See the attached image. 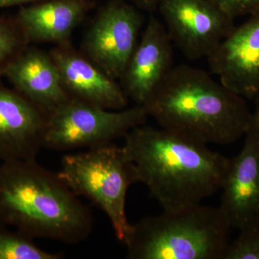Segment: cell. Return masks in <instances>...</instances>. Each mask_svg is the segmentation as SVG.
I'll return each instance as SVG.
<instances>
[{"mask_svg": "<svg viewBox=\"0 0 259 259\" xmlns=\"http://www.w3.org/2000/svg\"><path fill=\"white\" fill-rule=\"evenodd\" d=\"M47 115L0 81V161L36 160L44 148Z\"/></svg>", "mask_w": 259, "mask_h": 259, "instance_id": "obj_10", "label": "cell"}, {"mask_svg": "<svg viewBox=\"0 0 259 259\" xmlns=\"http://www.w3.org/2000/svg\"><path fill=\"white\" fill-rule=\"evenodd\" d=\"M143 18L123 0H112L97 12L85 34L83 54L99 69L120 80L137 47Z\"/></svg>", "mask_w": 259, "mask_h": 259, "instance_id": "obj_7", "label": "cell"}, {"mask_svg": "<svg viewBox=\"0 0 259 259\" xmlns=\"http://www.w3.org/2000/svg\"><path fill=\"white\" fill-rule=\"evenodd\" d=\"M61 253L41 249L33 239L16 231H10L0 222V259H60Z\"/></svg>", "mask_w": 259, "mask_h": 259, "instance_id": "obj_16", "label": "cell"}, {"mask_svg": "<svg viewBox=\"0 0 259 259\" xmlns=\"http://www.w3.org/2000/svg\"><path fill=\"white\" fill-rule=\"evenodd\" d=\"M49 54L70 98L110 110L127 106L128 98L117 80L99 69L69 41L58 44Z\"/></svg>", "mask_w": 259, "mask_h": 259, "instance_id": "obj_12", "label": "cell"}, {"mask_svg": "<svg viewBox=\"0 0 259 259\" xmlns=\"http://www.w3.org/2000/svg\"><path fill=\"white\" fill-rule=\"evenodd\" d=\"M207 59L223 85L253 100L259 93V11L235 27Z\"/></svg>", "mask_w": 259, "mask_h": 259, "instance_id": "obj_9", "label": "cell"}, {"mask_svg": "<svg viewBox=\"0 0 259 259\" xmlns=\"http://www.w3.org/2000/svg\"><path fill=\"white\" fill-rule=\"evenodd\" d=\"M147 118L142 105L110 110L69 98L48 113L44 148L67 151L111 144Z\"/></svg>", "mask_w": 259, "mask_h": 259, "instance_id": "obj_6", "label": "cell"}, {"mask_svg": "<svg viewBox=\"0 0 259 259\" xmlns=\"http://www.w3.org/2000/svg\"><path fill=\"white\" fill-rule=\"evenodd\" d=\"M30 44L16 18L0 15V79L8 66Z\"/></svg>", "mask_w": 259, "mask_h": 259, "instance_id": "obj_17", "label": "cell"}, {"mask_svg": "<svg viewBox=\"0 0 259 259\" xmlns=\"http://www.w3.org/2000/svg\"><path fill=\"white\" fill-rule=\"evenodd\" d=\"M3 76L47 114L70 98L50 54L36 47L29 45L8 66Z\"/></svg>", "mask_w": 259, "mask_h": 259, "instance_id": "obj_14", "label": "cell"}, {"mask_svg": "<svg viewBox=\"0 0 259 259\" xmlns=\"http://www.w3.org/2000/svg\"><path fill=\"white\" fill-rule=\"evenodd\" d=\"M0 222L33 240L72 245L86 241L93 227L89 207L36 160L0 166Z\"/></svg>", "mask_w": 259, "mask_h": 259, "instance_id": "obj_3", "label": "cell"}, {"mask_svg": "<svg viewBox=\"0 0 259 259\" xmlns=\"http://www.w3.org/2000/svg\"><path fill=\"white\" fill-rule=\"evenodd\" d=\"M253 101L255 102V112H253V115H254L255 119H256L259 123V93L253 99Z\"/></svg>", "mask_w": 259, "mask_h": 259, "instance_id": "obj_22", "label": "cell"}, {"mask_svg": "<svg viewBox=\"0 0 259 259\" xmlns=\"http://www.w3.org/2000/svg\"><path fill=\"white\" fill-rule=\"evenodd\" d=\"M44 0H0V10L19 5H31Z\"/></svg>", "mask_w": 259, "mask_h": 259, "instance_id": "obj_20", "label": "cell"}, {"mask_svg": "<svg viewBox=\"0 0 259 259\" xmlns=\"http://www.w3.org/2000/svg\"><path fill=\"white\" fill-rule=\"evenodd\" d=\"M225 14L235 20L259 11V0H210Z\"/></svg>", "mask_w": 259, "mask_h": 259, "instance_id": "obj_19", "label": "cell"}, {"mask_svg": "<svg viewBox=\"0 0 259 259\" xmlns=\"http://www.w3.org/2000/svg\"><path fill=\"white\" fill-rule=\"evenodd\" d=\"M141 9L153 11L158 8L161 0H131Z\"/></svg>", "mask_w": 259, "mask_h": 259, "instance_id": "obj_21", "label": "cell"}, {"mask_svg": "<svg viewBox=\"0 0 259 259\" xmlns=\"http://www.w3.org/2000/svg\"><path fill=\"white\" fill-rule=\"evenodd\" d=\"M227 248L224 259H259V211L239 228Z\"/></svg>", "mask_w": 259, "mask_h": 259, "instance_id": "obj_18", "label": "cell"}, {"mask_svg": "<svg viewBox=\"0 0 259 259\" xmlns=\"http://www.w3.org/2000/svg\"><path fill=\"white\" fill-rule=\"evenodd\" d=\"M171 44L165 25L151 16L120 79L126 96L136 105L147 101L175 66Z\"/></svg>", "mask_w": 259, "mask_h": 259, "instance_id": "obj_11", "label": "cell"}, {"mask_svg": "<svg viewBox=\"0 0 259 259\" xmlns=\"http://www.w3.org/2000/svg\"><path fill=\"white\" fill-rule=\"evenodd\" d=\"M142 106L160 127L207 144L235 142L253 119L245 98L187 64L174 66Z\"/></svg>", "mask_w": 259, "mask_h": 259, "instance_id": "obj_2", "label": "cell"}, {"mask_svg": "<svg viewBox=\"0 0 259 259\" xmlns=\"http://www.w3.org/2000/svg\"><path fill=\"white\" fill-rule=\"evenodd\" d=\"M123 148L163 210L202 203L221 190L230 158L177 131L141 125L129 131Z\"/></svg>", "mask_w": 259, "mask_h": 259, "instance_id": "obj_1", "label": "cell"}, {"mask_svg": "<svg viewBox=\"0 0 259 259\" xmlns=\"http://www.w3.org/2000/svg\"><path fill=\"white\" fill-rule=\"evenodd\" d=\"M239 154L229 159L220 208L232 228H240L259 211V123L254 115Z\"/></svg>", "mask_w": 259, "mask_h": 259, "instance_id": "obj_13", "label": "cell"}, {"mask_svg": "<svg viewBox=\"0 0 259 259\" xmlns=\"http://www.w3.org/2000/svg\"><path fill=\"white\" fill-rule=\"evenodd\" d=\"M158 9L172 42L190 60L207 59L236 27L210 0H161Z\"/></svg>", "mask_w": 259, "mask_h": 259, "instance_id": "obj_8", "label": "cell"}, {"mask_svg": "<svg viewBox=\"0 0 259 259\" xmlns=\"http://www.w3.org/2000/svg\"><path fill=\"white\" fill-rule=\"evenodd\" d=\"M231 228L220 207L201 203L143 218L124 244L131 259H224Z\"/></svg>", "mask_w": 259, "mask_h": 259, "instance_id": "obj_4", "label": "cell"}, {"mask_svg": "<svg viewBox=\"0 0 259 259\" xmlns=\"http://www.w3.org/2000/svg\"><path fill=\"white\" fill-rule=\"evenodd\" d=\"M58 175L76 196L105 212L117 239L125 243L132 228L126 214V197L138 177L123 146L111 143L65 155Z\"/></svg>", "mask_w": 259, "mask_h": 259, "instance_id": "obj_5", "label": "cell"}, {"mask_svg": "<svg viewBox=\"0 0 259 259\" xmlns=\"http://www.w3.org/2000/svg\"><path fill=\"white\" fill-rule=\"evenodd\" d=\"M93 4L88 0H44L19 10L15 17L30 44L69 41Z\"/></svg>", "mask_w": 259, "mask_h": 259, "instance_id": "obj_15", "label": "cell"}]
</instances>
